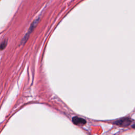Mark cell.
Instances as JSON below:
<instances>
[{"label": "cell", "instance_id": "obj_3", "mask_svg": "<svg viewBox=\"0 0 135 135\" xmlns=\"http://www.w3.org/2000/svg\"><path fill=\"white\" fill-rule=\"evenodd\" d=\"M72 122L76 125L83 126L86 123V121L80 117H74L72 118Z\"/></svg>", "mask_w": 135, "mask_h": 135}, {"label": "cell", "instance_id": "obj_2", "mask_svg": "<svg viewBox=\"0 0 135 135\" xmlns=\"http://www.w3.org/2000/svg\"><path fill=\"white\" fill-rule=\"evenodd\" d=\"M131 121L129 118H122V119L117 120L114 122V123L118 126L126 127V126H129L131 123Z\"/></svg>", "mask_w": 135, "mask_h": 135}, {"label": "cell", "instance_id": "obj_4", "mask_svg": "<svg viewBox=\"0 0 135 135\" xmlns=\"http://www.w3.org/2000/svg\"><path fill=\"white\" fill-rule=\"evenodd\" d=\"M7 45V42L5 41H4L3 42H2L1 43V44H0V50H3V49H4L6 47Z\"/></svg>", "mask_w": 135, "mask_h": 135}, {"label": "cell", "instance_id": "obj_1", "mask_svg": "<svg viewBox=\"0 0 135 135\" xmlns=\"http://www.w3.org/2000/svg\"><path fill=\"white\" fill-rule=\"evenodd\" d=\"M38 21H39V18H37V19L35 20V21H34L33 22V23L31 24V25L30 26V28L28 30V31L27 32V33L25 34V35L24 36V37L22 40V41L21 42V44L23 45V44H24L26 42V41L28 39V37L30 36V34L33 32V31L34 30V29L36 27V25L38 23Z\"/></svg>", "mask_w": 135, "mask_h": 135}]
</instances>
